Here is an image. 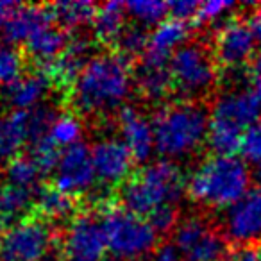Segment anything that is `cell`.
<instances>
[{
    "instance_id": "1",
    "label": "cell",
    "mask_w": 261,
    "mask_h": 261,
    "mask_svg": "<svg viewBox=\"0 0 261 261\" xmlns=\"http://www.w3.org/2000/svg\"><path fill=\"white\" fill-rule=\"evenodd\" d=\"M133 59L120 52L93 54L68 88L70 104L79 115L122 111L135 90Z\"/></svg>"
},
{
    "instance_id": "2",
    "label": "cell",
    "mask_w": 261,
    "mask_h": 261,
    "mask_svg": "<svg viewBox=\"0 0 261 261\" xmlns=\"http://www.w3.org/2000/svg\"><path fill=\"white\" fill-rule=\"evenodd\" d=\"M156 152L161 160L181 161L195 156L210 133V111L199 100L168 102L152 118Z\"/></svg>"
},
{
    "instance_id": "3",
    "label": "cell",
    "mask_w": 261,
    "mask_h": 261,
    "mask_svg": "<svg viewBox=\"0 0 261 261\" xmlns=\"http://www.w3.org/2000/svg\"><path fill=\"white\" fill-rule=\"evenodd\" d=\"M252 174L240 156H213L202 160L188 175L186 193L207 210H229L250 192Z\"/></svg>"
},
{
    "instance_id": "4",
    "label": "cell",
    "mask_w": 261,
    "mask_h": 261,
    "mask_svg": "<svg viewBox=\"0 0 261 261\" xmlns=\"http://www.w3.org/2000/svg\"><path fill=\"white\" fill-rule=\"evenodd\" d=\"M186 177L174 161H150L120 190L123 207L143 218L163 210H177L186 193Z\"/></svg>"
},
{
    "instance_id": "5",
    "label": "cell",
    "mask_w": 261,
    "mask_h": 261,
    "mask_svg": "<svg viewBox=\"0 0 261 261\" xmlns=\"http://www.w3.org/2000/svg\"><path fill=\"white\" fill-rule=\"evenodd\" d=\"M261 120V97L249 86H232L215 98L210 109L207 145L215 154L234 156L250 125Z\"/></svg>"
},
{
    "instance_id": "6",
    "label": "cell",
    "mask_w": 261,
    "mask_h": 261,
    "mask_svg": "<svg viewBox=\"0 0 261 261\" xmlns=\"http://www.w3.org/2000/svg\"><path fill=\"white\" fill-rule=\"evenodd\" d=\"M100 220L109 256L115 261H142L158 249L160 232L147 218L123 206L104 210Z\"/></svg>"
},
{
    "instance_id": "7",
    "label": "cell",
    "mask_w": 261,
    "mask_h": 261,
    "mask_svg": "<svg viewBox=\"0 0 261 261\" xmlns=\"http://www.w3.org/2000/svg\"><path fill=\"white\" fill-rule=\"evenodd\" d=\"M168 68L174 90H177L185 100H197L210 93L218 79L215 56L199 41H188L182 45L172 56Z\"/></svg>"
},
{
    "instance_id": "8",
    "label": "cell",
    "mask_w": 261,
    "mask_h": 261,
    "mask_svg": "<svg viewBox=\"0 0 261 261\" xmlns=\"http://www.w3.org/2000/svg\"><path fill=\"white\" fill-rule=\"evenodd\" d=\"M56 245L50 222L25 217L13 222L0 234V257L6 261H48Z\"/></svg>"
},
{
    "instance_id": "9",
    "label": "cell",
    "mask_w": 261,
    "mask_h": 261,
    "mask_svg": "<svg viewBox=\"0 0 261 261\" xmlns=\"http://www.w3.org/2000/svg\"><path fill=\"white\" fill-rule=\"evenodd\" d=\"M182 261H222L227 240L202 217H188L174 229V243Z\"/></svg>"
},
{
    "instance_id": "10",
    "label": "cell",
    "mask_w": 261,
    "mask_h": 261,
    "mask_svg": "<svg viewBox=\"0 0 261 261\" xmlns=\"http://www.w3.org/2000/svg\"><path fill=\"white\" fill-rule=\"evenodd\" d=\"M63 261H106L109 256L102 220L79 213L66 224L61 240Z\"/></svg>"
},
{
    "instance_id": "11",
    "label": "cell",
    "mask_w": 261,
    "mask_h": 261,
    "mask_svg": "<svg viewBox=\"0 0 261 261\" xmlns=\"http://www.w3.org/2000/svg\"><path fill=\"white\" fill-rule=\"evenodd\" d=\"M222 234L236 247L250 249L261 243V190H250L245 197L222 215Z\"/></svg>"
},
{
    "instance_id": "12",
    "label": "cell",
    "mask_w": 261,
    "mask_h": 261,
    "mask_svg": "<svg viewBox=\"0 0 261 261\" xmlns=\"http://www.w3.org/2000/svg\"><path fill=\"white\" fill-rule=\"evenodd\" d=\"M256 45V36L249 22L236 18L227 20L218 27L215 34V61L225 70H238L252 61Z\"/></svg>"
},
{
    "instance_id": "13",
    "label": "cell",
    "mask_w": 261,
    "mask_h": 261,
    "mask_svg": "<svg viewBox=\"0 0 261 261\" xmlns=\"http://www.w3.org/2000/svg\"><path fill=\"white\" fill-rule=\"evenodd\" d=\"M97 181L91 163V149L84 143L65 149L54 170V188L66 195L79 197L91 192Z\"/></svg>"
},
{
    "instance_id": "14",
    "label": "cell",
    "mask_w": 261,
    "mask_h": 261,
    "mask_svg": "<svg viewBox=\"0 0 261 261\" xmlns=\"http://www.w3.org/2000/svg\"><path fill=\"white\" fill-rule=\"evenodd\" d=\"M91 149V163L95 168L97 181L104 186L125 185L133 175L135 158L130 156L129 149L123 145L118 136H106L93 143Z\"/></svg>"
},
{
    "instance_id": "15",
    "label": "cell",
    "mask_w": 261,
    "mask_h": 261,
    "mask_svg": "<svg viewBox=\"0 0 261 261\" xmlns=\"http://www.w3.org/2000/svg\"><path fill=\"white\" fill-rule=\"evenodd\" d=\"M116 127H118V138L129 149L136 163H147L156 152L152 120L138 108L125 106L122 111H118Z\"/></svg>"
},
{
    "instance_id": "16",
    "label": "cell",
    "mask_w": 261,
    "mask_h": 261,
    "mask_svg": "<svg viewBox=\"0 0 261 261\" xmlns=\"http://www.w3.org/2000/svg\"><path fill=\"white\" fill-rule=\"evenodd\" d=\"M56 23L52 9L47 6H33V4H16L11 15L0 25L2 40L13 45H23L25 47L40 31Z\"/></svg>"
},
{
    "instance_id": "17",
    "label": "cell",
    "mask_w": 261,
    "mask_h": 261,
    "mask_svg": "<svg viewBox=\"0 0 261 261\" xmlns=\"http://www.w3.org/2000/svg\"><path fill=\"white\" fill-rule=\"evenodd\" d=\"M91 43L86 36H73L70 38L68 45L63 50L59 58H56L50 65L43 66L45 75L50 79V83L59 84V86H72L75 77L84 68L91 58Z\"/></svg>"
},
{
    "instance_id": "18",
    "label": "cell",
    "mask_w": 261,
    "mask_h": 261,
    "mask_svg": "<svg viewBox=\"0 0 261 261\" xmlns=\"http://www.w3.org/2000/svg\"><path fill=\"white\" fill-rule=\"evenodd\" d=\"M188 23L168 18L149 33V43L142 59L154 63H170L172 56L185 43H188Z\"/></svg>"
},
{
    "instance_id": "19",
    "label": "cell",
    "mask_w": 261,
    "mask_h": 261,
    "mask_svg": "<svg viewBox=\"0 0 261 261\" xmlns=\"http://www.w3.org/2000/svg\"><path fill=\"white\" fill-rule=\"evenodd\" d=\"M50 84V79L45 75V72L25 73L22 79L6 90V100L13 108V111L29 113L45 104Z\"/></svg>"
},
{
    "instance_id": "20",
    "label": "cell",
    "mask_w": 261,
    "mask_h": 261,
    "mask_svg": "<svg viewBox=\"0 0 261 261\" xmlns=\"http://www.w3.org/2000/svg\"><path fill=\"white\" fill-rule=\"evenodd\" d=\"M31 143L27 113L11 111L0 116V168L22 156L23 147Z\"/></svg>"
},
{
    "instance_id": "21",
    "label": "cell",
    "mask_w": 261,
    "mask_h": 261,
    "mask_svg": "<svg viewBox=\"0 0 261 261\" xmlns=\"http://www.w3.org/2000/svg\"><path fill=\"white\" fill-rule=\"evenodd\" d=\"M135 88L145 100L161 102L174 90L170 68L167 63H154L142 59L135 73Z\"/></svg>"
},
{
    "instance_id": "22",
    "label": "cell",
    "mask_w": 261,
    "mask_h": 261,
    "mask_svg": "<svg viewBox=\"0 0 261 261\" xmlns=\"http://www.w3.org/2000/svg\"><path fill=\"white\" fill-rule=\"evenodd\" d=\"M70 38L66 34V31L63 27L58 25V22L52 23V25L45 27L43 31L36 34L29 43L25 45L27 54L33 59L40 61L43 66L50 65L56 58L63 54V50L68 45Z\"/></svg>"
},
{
    "instance_id": "23",
    "label": "cell",
    "mask_w": 261,
    "mask_h": 261,
    "mask_svg": "<svg viewBox=\"0 0 261 261\" xmlns=\"http://www.w3.org/2000/svg\"><path fill=\"white\" fill-rule=\"evenodd\" d=\"M127 9L123 2H106L98 6L97 15L91 23L93 34L97 40L104 43H116L122 33L127 29Z\"/></svg>"
},
{
    "instance_id": "24",
    "label": "cell",
    "mask_w": 261,
    "mask_h": 261,
    "mask_svg": "<svg viewBox=\"0 0 261 261\" xmlns=\"http://www.w3.org/2000/svg\"><path fill=\"white\" fill-rule=\"evenodd\" d=\"M56 22L63 29H81L84 25H91L97 15L98 6L91 4L88 0H63L50 6Z\"/></svg>"
},
{
    "instance_id": "25",
    "label": "cell",
    "mask_w": 261,
    "mask_h": 261,
    "mask_svg": "<svg viewBox=\"0 0 261 261\" xmlns=\"http://www.w3.org/2000/svg\"><path fill=\"white\" fill-rule=\"evenodd\" d=\"M6 185L16 186V188L27 190V192H40V182L43 175H47L41 170L40 165L34 161L31 154H22L16 160H13L4 168Z\"/></svg>"
},
{
    "instance_id": "26",
    "label": "cell",
    "mask_w": 261,
    "mask_h": 261,
    "mask_svg": "<svg viewBox=\"0 0 261 261\" xmlns=\"http://www.w3.org/2000/svg\"><path fill=\"white\" fill-rule=\"evenodd\" d=\"M36 206L40 211L41 218L52 222V220H72L75 217V197L66 195L59 192L54 186L41 188L36 193Z\"/></svg>"
},
{
    "instance_id": "27",
    "label": "cell",
    "mask_w": 261,
    "mask_h": 261,
    "mask_svg": "<svg viewBox=\"0 0 261 261\" xmlns=\"http://www.w3.org/2000/svg\"><path fill=\"white\" fill-rule=\"evenodd\" d=\"M84 123L77 113H59L50 127L48 138L61 150L83 143Z\"/></svg>"
},
{
    "instance_id": "28",
    "label": "cell",
    "mask_w": 261,
    "mask_h": 261,
    "mask_svg": "<svg viewBox=\"0 0 261 261\" xmlns=\"http://www.w3.org/2000/svg\"><path fill=\"white\" fill-rule=\"evenodd\" d=\"M127 16L135 20L136 25L156 27L170 16V2L161 0H135L125 2Z\"/></svg>"
},
{
    "instance_id": "29",
    "label": "cell",
    "mask_w": 261,
    "mask_h": 261,
    "mask_svg": "<svg viewBox=\"0 0 261 261\" xmlns=\"http://www.w3.org/2000/svg\"><path fill=\"white\" fill-rule=\"evenodd\" d=\"M25 75V58L16 45L0 40V88L9 86Z\"/></svg>"
},
{
    "instance_id": "30",
    "label": "cell",
    "mask_w": 261,
    "mask_h": 261,
    "mask_svg": "<svg viewBox=\"0 0 261 261\" xmlns=\"http://www.w3.org/2000/svg\"><path fill=\"white\" fill-rule=\"evenodd\" d=\"M33 199V192H27V190L16 188V186L11 185L0 186V207H2L6 218H8V224L25 218L29 207L33 206V202H36Z\"/></svg>"
},
{
    "instance_id": "31",
    "label": "cell",
    "mask_w": 261,
    "mask_h": 261,
    "mask_svg": "<svg viewBox=\"0 0 261 261\" xmlns=\"http://www.w3.org/2000/svg\"><path fill=\"white\" fill-rule=\"evenodd\" d=\"M147 43H149V33H145L142 25L127 27L116 41L118 52L129 59H135L138 56L143 58L147 50Z\"/></svg>"
},
{
    "instance_id": "32",
    "label": "cell",
    "mask_w": 261,
    "mask_h": 261,
    "mask_svg": "<svg viewBox=\"0 0 261 261\" xmlns=\"http://www.w3.org/2000/svg\"><path fill=\"white\" fill-rule=\"evenodd\" d=\"M61 152L63 150L48 136L38 140V142H33L29 150V154L34 158V161L40 165L45 174H54L56 167L59 163V158H61Z\"/></svg>"
},
{
    "instance_id": "33",
    "label": "cell",
    "mask_w": 261,
    "mask_h": 261,
    "mask_svg": "<svg viewBox=\"0 0 261 261\" xmlns=\"http://www.w3.org/2000/svg\"><path fill=\"white\" fill-rule=\"evenodd\" d=\"M56 116V109L48 104H41L40 108L33 109V111L27 113V123H29V136H31V143L38 142V140L45 138L50 133V127L54 123Z\"/></svg>"
},
{
    "instance_id": "34",
    "label": "cell",
    "mask_w": 261,
    "mask_h": 261,
    "mask_svg": "<svg viewBox=\"0 0 261 261\" xmlns=\"http://www.w3.org/2000/svg\"><path fill=\"white\" fill-rule=\"evenodd\" d=\"M240 158L247 165L261 167V120L245 130L240 145Z\"/></svg>"
},
{
    "instance_id": "35",
    "label": "cell",
    "mask_w": 261,
    "mask_h": 261,
    "mask_svg": "<svg viewBox=\"0 0 261 261\" xmlns=\"http://www.w3.org/2000/svg\"><path fill=\"white\" fill-rule=\"evenodd\" d=\"M236 8L234 2L231 0H207V2H200L199 11H197V22L199 23H217L224 20L232 9Z\"/></svg>"
},
{
    "instance_id": "36",
    "label": "cell",
    "mask_w": 261,
    "mask_h": 261,
    "mask_svg": "<svg viewBox=\"0 0 261 261\" xmlns=\"http://www.w3.org/2000/svg\"><path fill=\"white\" fill-rule=\"evenodd\" d=\"M199 6H200V2H195V0H177V2H170V18L188 23L190 20L197 18Z\"/></svg>"
},
{
    "instance_id": "37",
    "label": "cell",
    "mask_w": 261,
    "mask_h": 261,
    "mask_svg": "<svg viewBox=\"0 0 261 261\" xmlns=\"http://www.w3.org/2000/svg\"><path fill=\"white\" fill-rule=\"evenodd\" d=\"M149 261H182V259L174 245L165 243V245H160L156 250H154Z\"/></svg>"
},
{
    "instance_id": "38",
    "label": "cell",
    "mask_w": 261,
    "mask_h": 261,
    "mask_svg": "<svg viewBox=\"0 0 261 261\" xmlns=\"http://www.w3.org/2000/svg\"><path fill=\"white\" fill-rule=\"evenodd\" d=\"M222 261H257V252L254 249L236 247L232 252H227Z\"/></svg>"
},
{
    "instance_id": "39",
    "label": "cell",
    "mask_w": 261,
    "mask_h": 261,
    "mask_svg": "<svg viewBox=\"0 0 261 261\" xmlns=\"http://www.w3.org/2000/svg\"><path fill=\"white\" fill-rule=\"evenodd\" d=\"M249 84L254 91L261 97V56L256 58L250 65V73H249Z\"/></svg>"
},
{
    "instance_id": "40",
    "label": "cell",
    "mask_w": 261,
    "mask_h": 261,
    "mask_svg": "<svg viewBox=\"0 0 261 261\" xmlns=\"http://www.w3.org/2000/svg\"><path fill=\"white\" fill-rule=\"evenodd\" d=\"M249 25H250V29H252L254 36H256L257 45H261V8H257L256 11L250 15Z\"/></svg>"
},
{
    "instance_id": "41",
    "label": "cell",
    "mask_w": 261,
    "mask_h": 261,
    "mask_svg": "<svg viewBox=\"0 0 261 261\" xmlns=\"http://www.w3.org/2000/svg\"><path fill=\"white\" fill-rule=\"evenodd\" d=\"M16 2H9V0H0V25L4 23V20L11 15V11L15 9Z\"/></svg>"
},
{
    "instance_id": "42",
    "label": "cell",
    "mask_w": 261,
    "mask_h": 261,
    "mask_svg": "<svg viewBox=\"0 0 261 261\" xmlns=\"http://www.w3.org/2000/svg\"><path fill=\"white\" fill-rule=\"evenodd\" d=\"M8 218H6V215H4V211H2V207H0V234L4 232V229L8 227Z\"/></svg>"
},
{
    "instance_id": "43",
    "label": "cell",
    "mask_w": 261,
    "mask_h": 261,
    "mask_svg": "<svg viewBox=\"0 0 261 261\" xmlns=\"http://www.w3.org/2000/svg\"><path fill=\"white\" fill-rule=\"evenodd\" d=\"M256 179H257V185H259V190H261V167H259V170H257Z\"/></svg>"
},
{
    "instance_id": "44",
    "label": "cell",
    "mask_w": 261,
    "mask_h": 261,
    "mask_svg": "<svg viewBox=\"0 0 261 261\" xmlns=\"http://www.w3.org/2000/svg\"><path fill=\"white\" fill-rule=\"evenodd\" d=\"M257 261H261V250L257 252Z\"/></svg>"
},
{
    "instance_id": "45",
    "label": "cell",
    "mask_w": 261,
    "mask_h": 261,
    "mask_svg": "<svg viewBox=\"0 0 261 261\" xmlns=\"http://www.w3.org/2000/svg\"><path fill=\"white\" fill-rule=\"evenodd\" d=\"M0 261H6V259H2V257H0Z\"/></svg>"
},
{
    "instance_id": "46",
    "label": "cell",
    "mask_w": 261,
    "mask_h": 261,
    "mask_svg": "<svg viewBox=\"0 0 261 261\" xmlns=\"http://www.w3.org/2000/svg\"><path fill=\"white\" fill-rule=\"evenodd\" d=\"M48 261H52V259H48Z\"/></svg>"
}]
</instances>
